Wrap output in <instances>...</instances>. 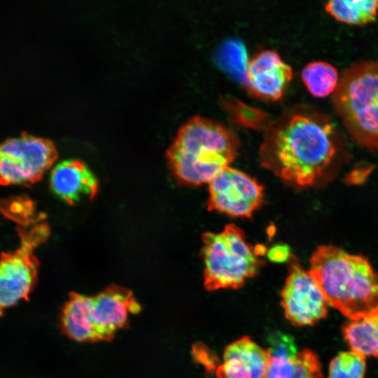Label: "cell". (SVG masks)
Instances as JSON below:
<instances>
[{
	"label": "cell",
	"instance_id": "1",
	"mask_svg": "<svg viewBox=\"0 0 378 378\" xmlns=\"http://www.w3.org/2000/svg\"><path fill=\"white\" fill-rule=\"evenodd\" d=\"M335 154L332 126L301 113L270 124L260 149L264 167L300 186L313 184Z\"/></svg>",
	"mask_w": 378,
	"mask_h": 378
},
{
	"label": "cell",
	"instance_id": "2",
	"mask_svg": "<svg viewBox=\"0 0 378 378\" xmlns=\"http://www.w3.org/2000/svg\"><path fill=\"white\" fill-rule=\"evenodd\" d=\"M308 272L328 304L349 320L378 309V275L364 257L322 245L312 255Z\"/></svg>",
	"mask_w": 378,
	"mask_h": 378
},
{
	"label": "cell",
	"instance_id": "3",
	"mask_svg": "<svg viewBox=\"0 0 378 378\" xmlns=\"http://www.w3.org/2000/svg\"><path fill=\"white\" fill-rule=\"evenodd\" d=\"M238 147L239 140L230 129L213 120L195 116L178 130L167 158L177 179L200 185L229 167Z\"/></svg>",
	"mask_w": 378,
	"mask_h": 378
},
{
	"label": "cell",
	"instance_id": "4",
	"mask_svg": "<svg viewBox=\"0 0 378 378\" xmlns=\"http://www.w3.org/2000/svg\"><path fill=\"white\" fill-rule=\"evenodd\" d=\"M141 309L132 293L111 286L94 296L70 293L60 314L61 331L79 342L111 341Z\"/></svg>",
	"mask_w": 378,
	"mask_h": 378
},
{
	"label": "cell",
	"instance_id": "5",
	"mask_svg": "<svg viewBox=\"0 0 378 378\" xmlns=\"http://www.w3.org/2000/svg\"><path fill=\"white\" fill-rule=\"evenodd\" d=\"M334 108L352 138L378 150V61L348 68L332 94Z\"/></svg>",
	"mask_w": 378,
	"mask_h": 378
},
{
	"label": "cell",
	"instance_id": "6",
	"mask_svg": "<svg viewBox=\"0 0 378 378\" xmlns=\"http://www.w3.org/2000/svg\"><path fill=\"white\" fill-rule=\"evenodd\" d=\"M202 241L204 284L208 290L239 288L260 267L255 248L246 242L244 232L234 224L227 225L218 233L205 232Z\"/></svg>",
	"mask_w": 378,
	"mask_h": 378
},
{
	"label": "cell",
	"instance_id": "7",
	"mask_svg": "<svg viewBox=\"0 0 378 378\" xmlns=\"http://www.w3.org/2000/svg\"><path fill=\"white\" fill-rule=\"evenodd\" d=\"M19 247L0 255V316L4 310L22 300H29L38 275L39 262L34 255L38 246L50 236L46 222L35 223L31 228L18 226Z\"/></svg>",
	"mask_w": 378,
	"mask_h": 378
},
{
	"label": "cell",
	"instance_id": "8",
	"mask_svg": "<svg viewBox=\"0 0 378 378\" xmlns=\"http://www.w3.org/2000/svg\"><path fill=\"white\" fill-rule=\"evenodd\" d=\"M57 158L53 144L23 134L0 144V185L28 186L38 181Z\"/></svg>",
	"mask_w": 378,
	"mask_h": 378
},
{
	"label": "cell",
	"instance_id": "9",
	"mask_svg": "<svg viewBox=\"0 0 378 378\" xmlns=\"http://www.w3.org/2000/svg\"><path fill=\"white\" fill-rule=\"evenodd\" d=\"M209 183V211L248 218L262 202V186L240 170L227 167Z\"/></svg>",
	"mask_w": 378,
	"mask_h": 378
},
{
	"label": "cell",
	"instance_id": "10",
	"mask_svg": "<svg viewBox=\"0 0 378 378\" xmlns=\"http://www.w3.org/2000/svg\"><path fill=\"white\" fill-rule=\"evenodd\" d=\"M281 297L285 316L294 326H312L327 315L328 304L322 291L293 255Z\"/></svg>",
	"mask_w": 378,
	"mask_h": 378
},
{
	"label": "cell",
	"instance_id": "11",
	"mask_svg": "<svg viewBox=\"0 0 378 378\" xmlns=\"http://www.w3.org/2000/svg\"><path fill=\"white\" fill-rule=\"evenodd\" d=\"M268 349L270 360L265 378H323L316 354L309 349L297 351L291 337L276 333Z\"/></svg>",
	"mask_w": 378,
	"mask_h": 378
},
{
	"label": "cell",
	"instance_id": "12",
	"mask_svg": "<svg viewBox=\"0 0 378 378\" xmlns=\"http://www.w3.org/2000/svg\"><path fill=\"white\" fill-rule=\"evenodd\" d=\"M292 77L291 67L279 55L265 50L249 61L246 85L255 95L276 100L281 97Z\"/></svg>",
	"mask_w": 378,
	"mask_h": 378
},
{
	"label": "cell",
	"instance_id": "13",
	"mask_svg": "<svg viewBox=\"0 0 378 378\" xmlns=\"http://www.w3.org/2000/svg\"><path fill=\"white\" fill-rule=\"evenodd\" d=\"M270 354L249 337L244 336L229 344L223 363L216 368V378H265Z\"/></svg>",
	"mask_w": 378,
	"mask_h": 378
},
{
	"label": "cell",
	"instance_id": "14",
	"mask_svg": "<svg viewBox=\"0 0 378 378\" xmlns=\"http://www.w3.org/2000/svg\"><path fill=\"white\" fill-rule=\"evenodd\" d=\"M50 183L53 192L69 204L92 199L98 191L94 175L83 162L76 160H64L55 166Z\"/></svg>",
	"mask_w": 378,
	"mask_h": 378
},
{
	"label": "cell",
	"instance_id": "15",
	"mask_svg": "<svg viewBox=\"0 0 378 378\" xmlns=\"http://www.w3.org/2000/svg\"><path fill=\"white\" fill-rule=\"evenodd\" d=\"M351 351L365 356L378 357V328L372 316L349 320L342 327Z\"/></svg>",
	"mask_w": 378,
	"mask_h": 378
},
{
	"label": "cell",
	"instance_id": "16",
	"mask_svg": "<svg viewBox=\"0 0 378 378\" xmlns=\"http://www.w3.org/2000/svg\"><path fill=\"white\" fill-rule=\"evenodd\" d=\"M326 10L340 22L350 24H364L375 20L378 14V1H330Z\"/></svg>",
	"mask_w": 378,
	"mask_h": 378
},
{
	"label": "cell",
	"instance_id": "17",
	"mask_svg": "<svg viewBox=\"0 0 378 378\" xmlns=\"http://www.w3.org/2000/svg\"><path fill=\"white\" fill-rule=\"evenodd\" d=\"M217 64L234 78L246 84L249 61L244 43L239 39L225 40L216 52Z\"/></svg>",
	"mask_w": 378,
	"mask_h": 378
},
{
	"label": "cell",
	"instance_id": "18",
	"mask_svg": "<svg viewBox=\"0 0 378 378\" xmlns=\"http://www.w3.org/2000/svg\"><path fill=\"white\" fill-rule=\"evenodd\" d=\"M302 79L314 97H324L334 92L339 81L337 69L326 62H312L302 71Z\"/></svg>",
	"mask_w": 378,
	"mask_h": 378
},
{
	"label": "cell",
	"instance_id": "19",
	"mask_svg": "<svg viewBox=\"0 0 378 378\" xmlns=\"http://www.w3.org/2000/svg\"><path fill=\"white\" fill-rule=\"evenodd\" d=\"M365 369V357L350 350L331 360L328 378H363Z\"/></svg>",
	"mask_w": 378,
	"mask_h": 378
},
{
	"label": "cell",
	"instance_id": "20",
	"mask_svg": "<svg viewBox=\"0 0 378 378\" xmlns=\"http://www.w3.org/2000/svg\"><path fill=\"white\" fill-rule=\"evenodd\" d=\"M1 214L19 225L27 227L34 225L35 206L28 197L24 196L13 197L0 200Z\"/></svg>",
	"mask_w": 378,
	"mask_h": 378
},
{
	"label": "cell",
	"instance_id": "21",
	"mask_svg": "<svg viewBox=\"0 0 378 378\" xmlns=\"http://www.w3.org/2000/svg\"><path fill=\"white\" fill-rule=\"evenodd\" d=\"M228 106L233 118L239 123L251 127H260L266 121L265 115L260 110L239 101L230 102Z\"/></svg>",
	"mask_w": 378,
	"mask_h": 378
},
{
	"label": "cell",
	"instance_id": "22",
	"mask_svg": "<svg viewBox=\"0 0 378 378\" xmlns=\"http://www.w3.org/2000/svg\"><path fill=\"white\" fill-rule=\"evenodd\" d=\"M267 258L273 262H284L291 258L290 247L284 244L272 246L267 251Z\"/></svg>",
	"mask_w": 378,
	"mask_h": 378
},
{
	"label": "cell",
	"instance_id": "23",
	"mask_svg": "<svg viewBox=\"0 0 378 378\" xmlns=\"http://www.w3.org/2000/svg\"><path fill=\"white\" fill-rule=\"evenodd\" d=\"M378 328V309L370 314Z\"/></svg>",
	"mask_w": 378,
	"mask_h": 378
}]
</instances>
